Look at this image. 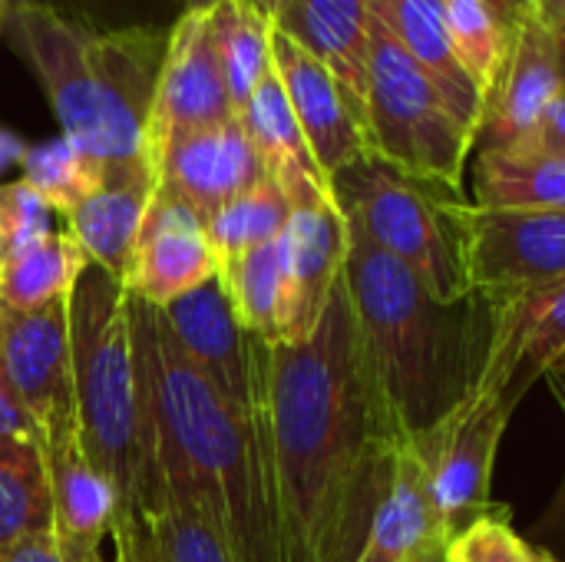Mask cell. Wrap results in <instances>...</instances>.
Segmentation results:
<instances>
[{"instance_id":"cell-24","label":"cell","mask_w":565,"mask_h":562,"mask_svg":"<svg viewBox=\"0 0 565 562\" xmlns=\"http://www.w3.org/2000/svg\"><path fill=\"white\" fill-rule=\"evenodd\" d=\"M430 547H447V537L427 494L424 464L407 441L394 454L387 490L377 503L358 562H411Z\"/></svg>"},{"instance_id":"cell-49","label":"cell","mask_w":565,"mask_h":562,"mask_svg":"<svg viewBox=\"0 0 565 562\" xmlns=\"http://www.w3.org/2000/svg\"><path fill=\"white\" fill-rule=\"evenodd\" d=\"M0 17H3V3H0Z\"/></svg>"},{"instance_id":"cell-30","label":"cell","mask_w":565,"mask_h":562,"mask_svg":"<svg viewBox=\"0 0 565 562\" xmlns=\"http://www.w3.org/2000/svg\"><path fill=\"white\" fill-rule=\"evenodd\" d=\"M20 169H23L20 179L30 189H36L43 195V202L60 215L76 209L86 195H93L103 185V176H106V166L89 159L66 136L26 146V152L20 159Z\"/></svg>"},{"instance_id":"cell-18","label":"cell","mask_w":565,"mask_h":562,"mask_svg":"<svg viewBox=\"0 0 565 562\" xmlns=\"http://www.w3.org/2000/svg\"><path fill=\"white\" fill-rule=\"evenodd\" d=\"M559 89H563V76H559L553 30L536 17H526L513 30L507 63L497 73L493 86L487 89L473 149L513 146L530 139L543 109L553 103Z\"/></svg>"},{"instance_id":"cell-40","label":"cell","mask_w":565,"mask_h":562,"mask_svg":"<svg viewBox=\"0 0 565 562\" xmlns=\"http://www.w3.org/2000/svg\"><path fill=\"white\" fill-rule=\"evenodd\" d=\"M487 3L500 13V20L510 30H516L526 17H533V0H487Z\"/></svg>"},{"instance_id":"cell-35","label":"cell","mask_w":565,"mask_h":562,"mask_svg":"<svg viewBox=\"0 0 565 562\" xmlns=\"http://www.w3.org/2000/svg\"><path fill=\"white\" fill-rule=\"evenodd\" d=\"M53 209L23 179L0 182V262L53 232Z\"/></svg>"},{"instance_id":"cell-38","label":"cell","mask_w":565,"mask_h":562,"mask_svg":"<svg viewBox=\"0 0 565 562\" xmlns=\"http://www.w3.org/2000/svg\"><path fill=\"white\" fill-rule=\"evenodd\" d=\"M523 142L533 146V149H540V152H550V156H556V159H563L565 162V89H559V93L553 96V103L543 109L536 129H533L530 139H523ZM513 146H516V142H513Z\"/></svg>"},{"instance_id":"cell-11","label":"cell","mask_w":565,"mask_h":562,"mask_svg":"<svg viewBox=\"0 0 565 562\" xmlns=\"http://www.w3.org/2000/svg\"><path fill=\"white\" fill-rule=\"evenodd\" d=\"M0 358L36 437L79 427L70 348V298L33 311L0 308Z\"/></svg>"},{"instance_id":"cell-26","label":"cell","mask_w":565,"mask_h":562,"mask_svg":"<svg viewBox=\"0 0 565 562\" xmlns=\"http://www.w3.org/2000/svg\"><path fill=\"white\" fill-rule=\"evenodd\" d=\"M79 242L63 229L50 232L36 245L0 262V308L33 311L53 301H66L86 268Z\"/></svg>"},{"instance_id":"cell-44","label":"cell","mask_w":565,"mask_h":562,"mask_svg":"<svg viewBox=\"0 0 565 562\" xmlns=\"http://www.w3.org/2000/svg\"><path fill=\"white\" fill-rule=\"evenodd\" d=\"M553 40H556V56H559V76H563V89H565V13L559 17V23L553 26Z\"/></svg>"},{"instance_id":"cell-19","label":"cell","mask_w":565,"mask_h":562,"mask_svg":"<svg viewBox=\"0 0 565 562\" xmlns=\"http://www.w3.org/2000/svg\"><path fill=\"white\" fill-rule=\"evenodd\" d=\"M493 301V348L480 381L523 401V394L565 358V278Z\"/></svg>"},{"instance_id":"cell-28","label":"cell","mask_w":565,"mask_h":562,"mask_svg":"<svg viewBox=\"0 0 565 562\" xmlns=\"http://www.w3.org/2000/svg\"><path fill=\"white\" fill-rule=\"evenodd\" d=\"M218 282L242 328L281 344V252L278 238L218 262Z\"/></svg>"},{"instance_id":"cell-15","label":"cell","mask_w":565,"mask_h":562,"mask_svg":"<svg viewBox=\"0 0 565 562\" xmlns=\"http://www.w3.org/2000/svg\"><path fill=\"white\" fill-rule=\"evenodd\" d=\"M156 192L192 205L202 219L265 179V166L248 142L238 116L166 139L152 152Z\"/></svg>"},{"instance_id":"cell-14","label":"cell","mask_w":565,"mask_h":562,"mask_svg":"<svg viewBox=\"0 0 565 562\" xmlns=\"http://www.w3.org/2000/svg\"><path fill=\"white\" fill-rule=\"evenodd\" d=\"M215 275L218 258L205 219L192 205L156 192L122 272L126 291L152 308H166Z\"/></svg>"},{"instance_id":"cell-42","label":"cell","mask_w":565,"mask_h":562,"mask_svg":"<svg viewBox=\"0 0 565 562\" xmlns=\"http://www.w3.org/2000/svg\"><path fill=\"white\" fill-rule=\"evenodd\" d=\"M565 13V0H533V17L540 23H546L550 30L559 23V17Z\"/></svg>"},{"instance_id":"cell-16","label":"cell","mask_w":565,"mask_h":562,"mask_svg":"<svg viewBox=\"0 0 565 562\" xmlns=\"http://www.w3.org/2000/svg\"><path fill=\"white\" fill-rule=\"evenodd\" d=\"M271 66L285 86V96L295 109V119L308 139V149L321 172L331 176L351 166L358 156L371 152L364 123L341 89V83L331 76L324 63H318L311 53H305L291 36L275 30L271 40Z\"/></svg>"},{"instance_id":"cell-36","label":"cell","mask_w":565,"mask_h":562,"mask_svg":"<svg viewBox=\"0 0 565 562\" xmlns=\"http://www.w3.org/2000/svg\"><path fill=\"white\" fill-rule=\"evenodd\" d=\"M447 562H533V547L510 527L507 510H493L447 543Z\"/></svg>"},{"instance_id":"cell-32","label":"cell","mask_w":565,"mask_h":562,"mask_svg":"<svg viewBox=\"0 0 565 562\" xmlns=\"http://www.w3.org/2000/svg\"><path fill=\"white\" fill-rule=\"evenodd\" d=\"M3 13L13 7H43L89 30H139V26H175L189 0H0Z\"/></svg>"},{"instance_id":"cell-29","label":"cell","mask_w":565,"mask_h":562,"mask_svg":"<svg viewBox=\"0 0 565 562\" xmlns=\"http://www.w3.org/2000/svg\"><path fill=\"white\" fill-rule=\"evenodd\" d=\"M291 215V199L275 179H262L232 202H225L215 215L205 219L209 242L218 262L245 255L258 245L275 242Z\"/></svg>"},{"instance_id":"cell-37","label":"cell","mask_w":565,"mask_h":562,"mask_svg":"<svg viewBox=\"0 0 565 562\" xmlns=\"http://www.w3.org/2000/svg\"><path fill=\"white\" fill-rule=\"evenodd\" d=\"M0 464H40V437L20 407L0 358Z\"/></svg>"},{"instance_id":"cell-12","label":"cell","mask_w":565,"mask_h":562,"mask_svg":"<svg viewBox=\"0 0 565 562\" xmlns=\"http://www.w3.org/2000/svg\"><path fill=\"white\" fill-rule=\"evenodd\" d=\"M351 248L348 219L331 192L291 202L281 252V344H298L318 328Z\"/></svg>"},{"instance_id":"cell-21","label":"cell","mask_w":565,"mask_h":562,"mask_svg":"<svg viewBox=\"0 0 565 562\" xmlns=\"http://www.w3.org/2000/svg\"><path fill=\"white\" fill-rule=\"evenodd\" d=\"M275 30L291 36L305 53L331 70L364 123L371 7L367 0H288Z\"/></svg>"},{"instance_id":"cell-1","label":"cell","mask_w":565,"mask_h":562,"mask_svg":"<svg viewBox=\"0 0 565 562\" xmlns=\"http://www.w3.org/2000/svg\"><path fill=\"white\" fill-rule=\"evenodd\" d=\"M268 444L285 560L358 562L407 437L371 371L344 278L311 338L271 344Z\"/></svg>"},{"instance_id":"cell-6","label":"cell","mask_w":565,"mask_h":562,"mask_svg":"<svg viewBox=\"0 0 565 562\" xmlns=\"http://www.w3.org/2000/svg\"><path fill=\"white\" fill-rule=\"evenodd\" d=\"M331 195L351 229L407 265L440 301L473 295L457 235V205L463 202V192L424 182L387 159L364 152L331 176Z\"/></svg>"},{"instance_id":"cell-23","label":"cell","mask_w":565,"mask_h":562,"mask_svg":"<svg viewBox=\"0 0 565 562\" xmlns=\"http://www.w3.org/2000/svg\"><path fill=\"white\" fill-rule=\"evenodd\" d=\"M238 123L248 142L255 146L265 166V176L275 179L291 202L331 192V182L308 149V139L295 119V109L285 96V86L275 66L248 96V103L238 109Z\"/></svg>"},{"instance_id":"cell-45","label":"cell","mask_w":565,"mask_h":562,"mask_svg":"<svg viewBox=\"0 0 565 562\" xmlns=\"http://www.w3.org/2000/svg\"><path fill=\"white\" fill-rule=\"evenodd\" d=\"M252 3H255V7L271 20V23H275V20L281 17V10L288 7V0H252Z\"/></svg>"},{"instance_id":"cell-3","label":"cell","mask_w":565,"mask_h":562,"mask_svg":"<svg viewBox=\"0 0 565 562\" xmlns=\"http://www.w3.org/2000/svg\"><path fill=\"white\" fill-rule=\"evenodd\" d=\"M344 265L358 331L384 404L411 441L447 417L480 381L497 325V301L473 291L440 301L407 265L351 229Z\"/></svg>"},{"instance_id":"cell-25","label":"cell","mask_w":565,"mask_h":562,"mask_svg":"<svg viewBox=\"0 0 565 562\" xmlns=\"http://www.w3.org/2000/svg\"><path fill=\"white\" fill-rule=\"evenodd\" d=\"M470 202L493 212L565 209V162L526 142L477 149Z\"/></svg>"},{"instance_id":"cell-4","label":"cell","mask_w":565,"mask_h":562,"mask_svg":"<svg viewBox=\"0 0 565 562\" xmlns=\"http://www.w3.org/2000/svg\"><path fill=\"white\" fill-rule=\"evenodd\" d=\"M172 26L99 33L43 7H13L0 33L40 83L60 136L99 166L149 162V129Z\"/></svg>"},{"instance_id":"cell-41","label":"cell","mask_w":565,"mask_h":562,"mask_svg":"<svg viewBox=\"0 0 565 562\" xmlns=\"http://www.w3.org/2000/svg\"><path fill=\"white\" fill-rule=\"evenodd\" d=\"M23 152H26V142H23L17 132H10V129L0 126V176H3L7 169L20 166Z\"/></svg>"},{"instance_id":"cell-33","label":"cell","mask_w":565,"mask_h":562,"mask_svg":"<svg viewBox=\"0 0 565 562\" xmlns=\"http://www.w3.org/2000/svg\"><path fill=\"white\" fill-rule=\"evenodd\" d=\"M53 530L50 487L40 464H0V547Z\"/></svg>"},{"instance_id":"cell-17","label":"cell","mask_w":565,"mask_h":562,"mask_svg":"<svg viewBox=\"0 0 565 562\" xmlns=\"http://www.w3.org/2000/svg\"><path fill=\"white\" fill-rule=\"evenodd\" d=\"M40 460L53 510L50 533L56 537L66 560L93 562L119 520V497L113 484L89 467L79 447V427L43 434Z\"/></svg>"},{"instance_id":"cell-48","label":"cell","mask_w":565,"mask_h":562,"mask_svg":"<svg viewBox=\"0 0 565 562\" xmlns=\"http://www.w3.org/2000/svg\"><path fill=\"white\" fill-rule=\"evenodd\" d=\"M212 3H215V0H189V7H185V10H209Z\"/></svg>"},{"instance_id":"cell-46","label":"cell","mask_w":565,"mask_h":562,"mask_svg":"<svg viewBox=\"0 0 565 562\" xmlns=\"http://www.w3.org/2000/svg\"><path fill=\"white\" fill-rule=\"evenodd\" d=\"M93 562H126V560H122V553H119V550L113 547V537H109V540H106V547H103V550L96 553V560H93Z\"/></svg>"},{"instance_id":"cell-5","label":"cell","mask_w":565,"mask_h":562,"mask_svg":"<svg viewBox=\"0 0 565 562\" xmlns=\"http://www.w3.org/2000/svg\"><path fill=\"white\" fill-rule=\"evenodd\" d=\"M70 348L79 447L119 497L113 547L126 562H152V523L162 513V484L136 368L129 291L119 275L99 265L83 268L70 291Z\"/></svg>"},{"instance_id":"cell-20","label":"cell","mask_w":565,"mask_h":562,"mask_svg":"<svg viewBox=\"0 0 565 562\" xmlns=\"http://www.w3.org/2000/svg\"><path fill=\"white\" fill-rule=\"evenodd\" d=\"M152 195L156 172L149 162L106 166L103 185L63 215L66 232L79 242L89 265L122 278Z\"/></svg>"},{"instance_id":"cell-39","label":"cell","mask_w":565,"mask_h":562,"mask_svg":"<svg viewBox=\"0 0 565 562\" xmlns=\"http://www.w3.org/2000/svg\"><path fill=\"white\" fill-rule=\"evenodd\" d=\"M0 562H70L63 556L56 537L46 530V533H30V537H20L13 543H3L0 547Z\"/></svg>"},{"instance_id":"cell-43","label":"cell","mask_w":565,"mask_h":562,"mask_svg":"<svg viewBox=\"0 0 565 562\" xmlns=\"http://www.w3.org/2000/svg\"><path fill=\"white\" fill-rule=\"evenodd\" d=\"M543 378H546V384H550L553 397L559 401V407H563V414H565V358L563 361H556Z\"/></svg>"},{"instance_id":"cell-2","label":"cell","mask_w":565,"mask_h":562,"mask_svg":"<svg viewBox=\"0 0 565 562\" xmlns=\"http://www.w3.org/2000/svg\"><path fill=\"white\" fill-rule=\"evenodd\" d=\"M129 315L162 510L202 513L235 562H288L268 411L252 417L225 401L179 351L159 308L129 295Z\"/></svg>"},{"instance_id":"cell-31","label":"cell","mask_w":565,"mask_h":562,"mask_svg":"<svg viewBox=\"0 0 565 562\" xmlns=\"http://www.w3.org/2000/svg\"><path fill=\"white\" fill-rule=\"evenodd\" d=\"M440 10L460 63L467 66V73L473 76V83L483 89L487 99V89L493 86L497 73L507 63L513 30L500 20V13L487 0H440Z\"/></svg>"},{"instance_id":"cell-13","label":"cell","mask_w":565,"mask_h":562,"mask_svg":"<svg viewBox=\"0 0 565 562\" xmlns=\"http://www.w3.org/2000/svg\"><path fill=\"white\" fill-rule=\"evenodd\" d=\"M222 60L212 43L209 10H185L169 30L166 63L159 76L152 129H149V159L152 152L182 132L222 126L235 119Z\"/></svg>"},{"instance_id":"cell-9","label":"cell","mask_w":565,"mask_h":562,"mask_svg":"<svg viewBox=\"0 0 565 562\" xmlns=\"http://www.w3.org/2000/svg\"><path fill=\"white\" fill-rule=\"evenodd\" d=\"M457 235L470 291L487 298L523 295L565 278V209L493 212L463 199Z\"/></svg>"},{"instance_id":"cell-10","label":"cell","mask_w":565,"mask_h":562,"mask_svg":"<svg viewBox=\"0 0 565 562\" xmlns=\"http://www.w3.org/2000/svg\"><path fill=\"white\" fill-rule=\"evenodd\" d=\"M159 311L179 351L225 401L252 417L268 411L271 344L238 325L218 275Z\"/></svg>"},{"instance_id":"cell-7","label":"cell","mask_w":565,"mask_h":562,"mask_svg":"<svg viewBox=\"0 0 565 562\" xmlns=\"http://www.w3.org/2000/svg\"><path fill=\"white\" fill-rule=\"evenodd\" d=\"M367 149L391 166L463 192V169L477 132L450 109L427 70L371 13V60L364 93Z\"/></svg>"},{"instance_id":"cell-47","label":"cell","mask_w":565,"mask_h":562,"mask_svg":"<svg viewBox=\"0 0 565 562\" xmlns=\"http://www.w3.org/2000/svg\"><path fill=\"white\" fill-rule=\"evenodd\" d=\"M533 562H559V560H556L550 550H536V547H533Z\"/></svg>"},{"instance_id":"cell-22","label":"cell","mask_w":565,"mask_h":562,"mask_svg":"<svg viewBox=\"0 0 565 562\" xmlns=\"http://www.w3.org/2000/svg\"><path fill=\"white\" fill-rule=\"evenodd\" d=\"M371 13L391 30V36L427 70L450 109L477 132L483 116V89L460 63L440 0H367Z\"/></svg>"},{"instance_id":"cell-8","label":"cell","mask_w":565,"mask_h":562,"mask_svg":"<svg viewBox=\"0 0 565 562\" xmlns=\"http://www.w3.org/2000/svg\"><path fill=\"white\" fill-rule=\"evenodd\" d=\"M516 407L520 401L510 391L477 381V388L447 417H440L430 431L411 437L424 464L427 494L447 543L460 530L497 510L490 497L493 464Z\"/></svg>"},{"instance_id":"cell-34","label":"cell","mask_w":565,"mask_h":562,"mask_svg":"<svg viewBox=\"0 0 565 562\" xmlns=\"http://www.w3.org/2000/svg\"><path fill=\"white\" fill-rule=\"evenodd\" d=\"M152 562H235L222 533L189 507H166L152 523Z\"/></svg>"},{"instance_id":"cell-27","label":"cell","mask_w":565,"mask_h":562,"mask_svg":"<svg viewBox=\"0 0 565 562\" xmlns=\"http://www.w3.org/2000/svg\"><path fill=\"white\" fill-rule=\"evenodd\" d=\"M209 26L232 106L238 113L258 89V83L271 73L275 23L252 0H215L209 7Z\"/></svg>"}]
</instances>
